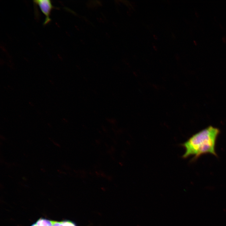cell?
<instances>
[{"label":"cell","instance_id":"cell-3","mask_svg":"<svg viewBox=\"0 0 226 226\" xmlns=\"http://www.w3.org/2000/svg\"><path fill=\"white\" fill-rule=\"evenodd\" d=\"M37 226H53V221L40 218L36 222Z\"/></svg>","mask_w":226,"mask_h":226},{"label":"cell","instance_id":"cell-2","mask_svg":"<svg viewBox=\"0 0 226 226\" xmlns=\"http://www.w3.org/2000/svg\"><path fill=\"white\" fill-rule=\"evenodd\" d=\"M36 4L38 5L41 11L46 16L44 24H46L51 21L50 15L53 8L51 2L49 0H36L33 1Z\"/></svg>","mask_w":226,"mask_h":226},{"label":"cell","instance_id":"cell-1","mask_svg":"<svg viewBox=\"0 0 226 226\" xmlns=\"http://www.w3.org/2000/svg\"><path fill=\"white\" fill-rule=\"evenodd\" d=\"M219 130L212 126L194 134L181 144L185 149L184 159L193 156L191 161L196 160L202 155L209 153L217 157L215 148Z\"/></svg>","mask_w":226,"mask_h":226},{"label":"cell","instance_id":"cell-4","mask_svg":"<svg viewBox=\"0 0 226 226\" xmlns=\"http://www.w3.org/2000/svg\"><path fill=\"white\" fill-rule=\"evenodd\" d=\"M31 226H37L36 225V224L35 223H34V224H32Z\"/></svg>","mask_w":226,"mask_h":226}]
</instances>
